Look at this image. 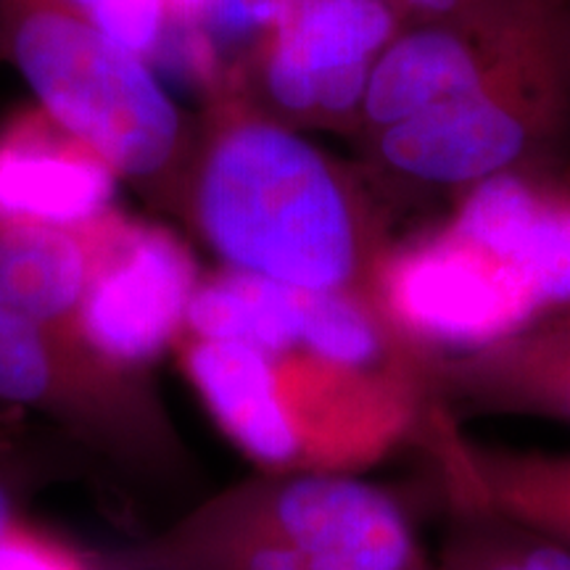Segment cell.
<instances>
[{"label": "cell", "mask_w": 570, "mask_h": 570, "mask_svg": "<svg viewBox=\"0 0 570 570\" xmlns=\"http://www.w3.org/2000/svg\"><path fill=\"white\" fill-rule=\"evenodd\" d=\"M17 444V415L11 410H0V460H9Z\"/></svg>", "instance_id": "ffe728a7"}, {"label": "cell", "mask_w": 570, "mask_h": 570, "mask_svg": "<svg viewBox=\"0 0 570 570\" xmlns=\"http://www.w3.org/2000/svg\"><path fill=\"white\" fill-rule=\"evenodd\" d=\"M206 104L177 214L219 267L370 294L391 238L360 173L256 106L235 77Z\"/></svg>", "instance_id": "7a4b0ae2"}, {"label": "cell", "mask_w": 570, "mask_h": 570, "mask_svg": "<svg viewBox=\"0 0 570 570\" xmlns=\"http://www.w3.org/2000/svg\"><path fill=\"white\" fill-rule=\"evenodd\" d=\"M148 63L167 59L190 77L219 27L254 24V0H69Z\"/></svg>", "instance_id": "9a60e30c"}, {"label": "cell", "mask_w": 570, "mask_h": 570, "mask_svg": "<svg viewBox=\"0 0 570 570\" xmlns=\"http://www.w3.org/2000/svg\"><path fill=\"white\" fill-rule=\"evenodd\" d=\"M570 122L568 13L462 71L423 109L354 138L365 177L394 194L460 196L537 167Z\"/></svg>", "instance_id": "5b68a950"}, {"label": "cell", "mask_w": 570, "mask_h": 570, "mask_svg": "<svg viewBox=\"0 0 570 570\" xmlns=\"http://www.w3.org/2000/svg\"><path fill=\"white\" fill-rule=\"evenodd\" d=\"M0 570H92L85 554L56 533L17 515L0 529Z\"/></svg>", "instance_id": "e0dca14e"}, {"label": "cell", "mask_w": 570, "mask_h": 570, "mask_svg": "<svg viewBox=\"0 0 570 570\" xmlns=\"http://www.w3.org/2000/svg\"><path fill=\"white\" fill-rule=\"evenodd\" d=\"M11 302L9 298H6V294H3V288H0V309H3V306H9Z\"/></svg>", "instance_id": "7402d4cb"}, {"label": "cell", "mask_w": 570, "mask_h": 570, "mask_svg": "<svg viewBox=\"0 0 570 570\" xmlns=\"http://www.w3.org/2000/svg\"><path fill=\"white\" fill-rule=\"evenodd\" d=\"M449 225L529 281L547 309L570 306V188L539 167L489 177L454 196Z\"/></svg>", "instance_id": "4fadbf2b"}, {"label": "cell", "mask_w": 570, "mask_h": 570, "mask_svg": "<svg viewBox=\"0 0 570 570\" xmlns=\"http://www.w3.org/2000/svg\"><path fill=\"white\" fill-rule=\"evenodd\" d=\"M122 177L40 104L0 122V225H82L117 206Z\"/></svg>", "instance_id": "8fae6325"}, {"label": "cell", "mask_w": 570, "mask_h": 570, "mask_svg": "<svg viewBox=\"0 0 570 570\" xmlns=\"http://www.w3.org/2000/svg\"><path fill=\"white\" fill-rule=\"evenodd\" d=\"M117 570H433L394 494L344 473L235 481L111 558Z\"/></svg>", "instance_id": "3957f363"}, {"label": "cell", "mask_w": 570, "mask_h": 570, "mask_svg": "<svg viewBox=\"0 0 570 570\" xmlns=\"http://www.w3.org/2000/svg\"><path fill=\"white\" fill-rule=\"evenodd\" d=\"M0 402L59 423L82 444L146 473H175L185 449L148 373L106 362L82 338L0 309Z\"/></svg>", "instance_id": "52a82bcc"}, {"label": "cell", "mask_w": 570, "mask_h": 570, "mask_svg": "<svg viewBox=\"0 0 570 570\" xmlns=\"http://www.w3.org/2000/svg\"><path fill=\"white\" fill-rule=\"evenodd\" d=\"M454 508L520 525L570 547V449H512L465 436L433 407L420 436Z\"/></svg>", "instance_id": "30bf717a"}, {"label": "cell", "mask_w": 570, "mask_h": 570, "mask_svg": "<svg viewBox=\"0 0 570 570\" xmlns=\"http://www.w3.org/2000/svg\"><path fill=\"white\" fill-rule=\"evenodd\" d=\"M433 396L446 415H525L570 425V306L473 352L433 356Z\"/></svg>", "instance_id": "7c38bea8"}, {"label": "cell", "mask_w": 570, "mask_h": 570, "mask_svg": "<svg viewBox=\"0 0 570 570\" xmlns=\"http://www.w3.org/2000/svg\"><path fill=\"white\" fill-rule=\"evenodd\" d=\"M391 9L410 21H444L460 17H475L510 0H383Z\"/></svg>", "instance_id": "ac0fdd59"}, {"label": "cell", "mask_w": 570, "mask_h": 570, "mask_svg": "<svg viewBox=\"0 0 570 570\" xmlns=\"http://www.w3.org/2000/svg\"><path fill=\"white\" fill-rule=\"evenodd\" d=\"M370 296L399 336L428 356L473 352L544 315L537 288L446 219L377 259Z\"/></svg>", "instance_id": "ba28073f"}, {"label": "cell", "mask_w": 570, "mask_h": 570, "mask_svg": "<svg viewBox=\"0 0 570 570\" xmlns=\"http://www.w3.org/2000/svg\"><path fill=\"white\" fill-rule=\"evenodd\" d=\"M202 277L180 235L114 206L98 217L77 336L111 365L148 373L175 348Z\"/></svg>", "instance_id": "9c48e42d"}, {"label": "cell", "mask_w": 570, "mask_h": 570, "mask_svg": "<svg viewBox=\"0 0 570 570\" xmlns=\"http://www.w3.org/2000/svg\"><path fill=\"white\" fill-rule=\"evenodd\" d=\"M21 489H24V479L17 473V462L11 458L0 460V529L19 515Z\"/></svg>", "instance_id": "d6986e66"}, {"label": "cell", "mask_w": 570, "mask_h": 570, "mask_svg": "<svg viewBox=\"0 0 570 570\" xmlns=\"http://www.w3.org/2000/svg\"><path fill=\"white\" fill-rule=\"evenodd\" d=\"M219 433L267 473L362 475L431 415L433 356L370 294L204 273L173 348Z\"/></svg>", "instance_id": "6da1fadb"}, {"label": "cell", "mask_w": 570, "mask_h": 570, "mask_svg": "<svg viewBox=\"0 0 570 570\" xmlns=\"http://www.w3.org/2000/svg\"><path fill=\"white\" fill-rule=\"evenodd\" d=\"M433 570H570V547L489 515L462 512Z\"/></svg>", "instance_id": "2e32d148"}, {"label": "cell", "mask_w": 570, "mask_h": 570, "mask_svg": "<svg viewBox=\"0 0 570 570\" xmlns=\"http://www.w3.org/2000/svg\"><path fill=\"white\" fill-rule=\"evenodd\" d=\"M547 3L554 6V9H562V11L570 9V0H547Z\"/></svg>", "instance_id": "44dd1931"}, {"label": "cell", "mask_w": 570, "mask_h": 570, "mask_svg": "<svg viewBox=\"0 0 570 570\" xmlns=\"http://www.w3.org/2000/svg\"><path fill=\"white\" fill-rule=\"evenodd\" d=\"M259 21L235 80L294 130L354 138L370 75L410 24L383 0H256Z\"/></svg>", "instance_id": "8992f818"}, {"label": "cell", "mask_w": 570, "mask_h": 570, "mask_svg": "<svg viewBox=\"0 0 570 570\" xmlns=\"http://www.w3.org/2000/svg\"><path fill=\"white\" fill-rule=\"evenodd\" d=\"M96 240L98 217L82 225L3 223L0 288L6 298L35 323L77 336Z\"/></svg>", "instance_id": "5bb4252c"}, {"label": "cell", "mask_w": 570, "mask_h": 570, "mask_svg": "<svg viewBox=\"0 0 570 570\" xmlns=\"http://www.w3.org/2000/svg\"><path fill=\"white\" fill-rule=\"evenodd\" d=\"M568 38H570V9H568Z\"/></svg>", "instance_id": "603a6c76"}, {"label": "cell", "mask_w": 570, "mask_h": 570, "mask_svg": "<svg viewBox=\"0 0 570 570\" xmlns=\"http://www.w3.org/2000/svg\"><path fill=\"white\" fill-rule=\"evenodd\" d=\"M0 53L35 104L104 154L122 183L180 212L198 119L164 90L151 63L69 0H0Z\"/></svg>", "instance_id": "277c9868"}]
</instances>
